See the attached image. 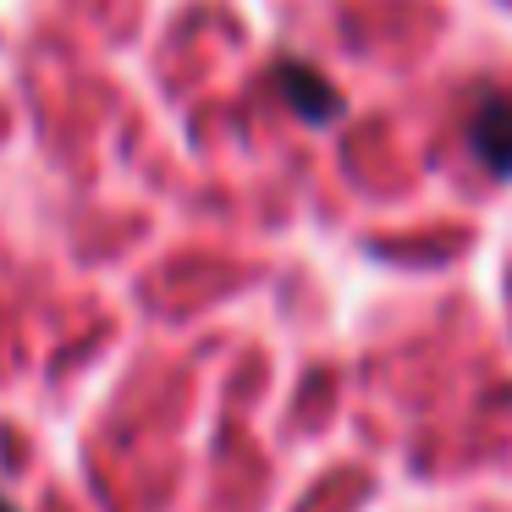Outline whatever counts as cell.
I'll list each match as a JSON object with an SVG mask.
<instances>
[{
  "label": "cell",
  "instance_id": "obj_3",
  "mask_svg": "<svg viewBox=\"0 0 512 512\" xmlns=\"http://www.w3.org/2000/svg\"><path fill=\"white\" fill-rule=\"evenodd\" d=\"M0 512H12V507H6V501H0Z\"/></svg>",
  "mask_w": 512,
  "mask_h": 512
},
{
  "label": "cell",
  "instance_id": "obj_2",
  "mask_svg": "<svg viewBox=\"0 0 512 512\" xmlns=\"http://www.w3.org/2000/svg\"><path fill=\"white\" fill-rule=\"evenodd\" d=\"M276 89L287 94V105L303 116V122H331V116L342 111V94H336L320 72L298 67V61H281L276 67Z\"/></svg>",
  "mask_w": 512,
  "mask_h": 512
},
{
  "label": "cell",
  "instance_id": "obj_1",
  "mask_svg": "<svg viewBox=\"0 0 512 512\" xmlns=\"http://www.w3.org/2000/svg\"><path fill=\"white\" fill-rule=\"evenodd\" d=\"M468 144L496 177H512V100L507 94H485L468 116Z\"/></svg>",
  "mask_w": 512,
  "mask_h": 512
}]
</instances>
